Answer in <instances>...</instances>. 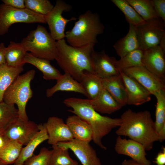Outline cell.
<instances>
[{
    "mask_svg": "<svg viewBox=\"0 0 165 165\" xmlns=\"http://www.w3.org/2000/svg\"><path fill=\"white\" fill-rule=\"evenodd\" d=\"M78 19L72 29L65 33L67 42L75 47L95 45L97 42V36L103 33L105 29L99 15L88 10L80 15Z\"/></svg>",
    "mask_w": 165,
    "mask_h": 165,
    "instance_id": "4",
    "label": "cell"
},
{
    "mask_svg": "<svg viewBox=\"0 0 165 165\" xmlns=\"http://www.w3.org/2000/svg\"><path fill=\"white\" fill-rule=\"evenodd\" d=\"M2 1L5 4L14 8H25L24 0H2Z\"/></svg>",
    "mask_w": 165,
    "mask_h": 165,
    "instance_id": "38",
    "label": "cell"
},
{
    "mask_svg": "<svg viewBox=\"0 0 165 165\" xmlns=\"http://www.w3.org/2000/svg\"><path fill=\"white\" fill-rule=\"evenodd\" d=\"M143 52L138 49L128 53L119 60L116 59V68L120 71L134 67L143 66L142 61Z\"/></svg>",
    "mask_w": 165,
    "mask_h": 165,
    "instance_id": "31",
    "label": "cell"
},
{
    "mask_svg": "<svg viewBox=\"0 0 165 165\" xmlns=\"http://www.w3.org/2000/svg\"><path fill=\"white\" fill-rule=\"evenodd\" d=\"M127 94V105H139L150 101L151 94L135 79L120 71Z\"/></svg>",
    "mask_w": 165,
    "mask_h": 165,
    "instance_id": "14",
    "label": "cell"
},
{
    "mask_svg": "<svg viewBox=\"0 0 165 165\" xmlns=\"http://www.w3.org/2000/svg\"><path fill=\"white\" fill-rule=\"evenodd\" d=\"M121 124L116 131L119 136H127L142 145L146 151L152 149L159 136L150 112L145 110L136 112L129 109L120 118Z\"/></svg>",
    "mask_w": 165,
    "mask_h": 165,
    "instance_id": "1",
    "label": "cell"
},
{
    "mask_svg": "<svg viewBox=\"0 0 165 165\" xmlns=\"http://www.w3.org/2000/svg\"><path fill=\"white\" fill-rule=\"evenodd\" d=\"M57 144L71 150L82 165H102L96 151L89 142L74 138L70 141L60 142Z\"/></svg>",
    "mask_w": 165,
    "mask_h": 165,
    "instance_id": "12",
    "label": "cell"
},
{
    "mask_svg": "<svg viewBox=\"0 0 165 165\" xmlns=\"http://www.w3.org/2000/svg\"><path fill=\"white\" fill-rule=\"evenodd\" d=\"M80 83L90 99L95 98L103 89L101 78L95 73L85 72Z\"/></svg>",
    "mask_w": 165,
    "mask_h": 165,
    "instance_id": "27",
    "label": "cell"
},
{
    "mask_svg": "<svg viewBox=\"0 0 165 165\" xmlns=\"http://www.w3.org/2000/svg\"><path fill=\"white\" fill-rule=\"evenodd\" d=\"M52 150L44 147L41 148L38 154L33 156L26 161L25 165H50Z\"/></svg>",
    "mask_w": 165,
    "mask_h": 165,
    "instance_id": "36",
    "label": "cell"
},
{
    "mask_svg": "<svg viewBox=\"0 0 165 165\" xmlns=\"http://www.w3.org/2000/svg\"><path fill=\"white\" fill-rule=\"evenodd\" d=\"M50 165H79L76 161L70 156L68 149L57 144L52 145Z\"/></svg>",
    "mask_w": 165,
    "mask_h": 165,
    "instance_id": "32",
    "label": "cell"
},
{
    "mask_svg": "<svg viewBox=\"0 0 165 165\" xmlns=\"http://www.w3.org/2000/svg\"><path fill=\"white\" fill-rule=\"evenodd\" d=\"M56 44L55 60L65 72L79 82L85 72L95 73L92 62L94 45L73 47L68 44L64 39L56 41Z\"/></svg>",
    "mask_w": 165,
    "mask_h": 165,
    "instance_id": "2",
    "label": "cell"
},
{
    "mask_svg": "<svg viewBox=\"0 0 165 165\" xmlns=\"http://www.w3.org/2000/svg\"><path fill=\"white\" fill-rule=\"evenodd\" d=\"M165 52L159 46L143 52L142 63L147 70L164 80Z\"/></svg>",
    "mask_w": 165,
    "mask_h": 165,
    "instance_id": "16",
    "label": "cell"
},
{
    "mask_svg": "<svg viewBox=\"0 0 165 165\" xmlns=\"http://www.w3.org/2000/svg\"><path fill=\"white\" fill-rule=\"evenodd\" d=\"M24 63L35 66L42 73L43 78L46 80H57L62 75L50 64V61L36 57L31 53H26Z\"/></svg>",
    "mask_w": 165,
    "mask_h": 165,
    "instance_id": "23",
    "label": "cell"
},
{
    "mask_svg": "<svg viewBox=\"0 0 165 165\" xmlns=\"http://www.w3.org/2000/svg\"><path fill=\"white\" fill-rule=\"evenodd\" d=\"M104 88L123 106L127 105L125 88L120 74L101 78Z\"/></svg>",
    "mask_w": 165,
    "mask_h": 165,
    "instance_id": "18",
    "label": "cell"
},
{
    "mask_svg": "<svg viewBox=\"0 0 165 165\" xmlns=\"http://www.w3.org/2000/svg\"><path fill=\"white\" fill-rule=\"evenodd\" d=\"M0 165H8L6 164L0 160Z\"/></svg>",
    "mask_w": 165,
    "mask_h": 165,
    "instance_id": "45",
    "label": "cell"
},
{
    "mask_svg": "<svg viewBox=\"0 0 165 165\" xmlns=\"http://www.w3.org/2000/svg\"><path fill=\"white\" fill-rule=\"evenodd\" d=\"M158 134L159 136V141L162 142L165 139V126L163 127Z\"/></svg>",
    "mask_w": 165,
    "mask_h": 165,
    "instance_id": "43",
    "label": "cell"
},
{
    "mask_svg": "<svg viewBox=\"0 0 165 165\" xmlns=\"http://www.w3.org/2000/svg\"><path fill=\"white\" fill-rule=\"evenodd\" d=\"M18 118V110L14 105L0 102V133H2L9 124Z\"/></svg>",
    "mask_w": 165,
    "mask_h": 165,
    "instance_id": "33",
    "label": "cell"
},
{
    "mask_svg": "<svg viewBox=\"0 0 165 165\" xmlns=\"http://www.w3.org/2000/svg\"><path fill=\"white\" fill-rule=\"evenodd\" d=\"M17 23L28 24H46V16L37 14L26 8L19 9L0 5V35L8 32L13 24Z\"/></svg>",
    "mask_w": 165,
    "mask_h": 165,
    "instance_id": "7",
    "label": "cell"
},
{
    "mask_svg": "<svg viewBox=\"0 0 165 165\" xmlns=\"http://www.w3.org/2000/svg\"><path fill=\"white\" fill-rule=\"evenodd\" d=\"M23 71V66L12 67L6 63L0 66V102L5 91Z\"/></svg>",
    "mask_w": 165,
    "mask_h": 165,
    "instance_id": "26",
    "label": "cell"
},
{
    "mask_svg": "<svg viewBox=\"0 0 165 165\" xmlns=\"http://www.w3.org/2000/svg\"><path fill=\"white\" fill-rule=\"evenodd\" d=\"M112 2L123 13L129 24L137 27L146 23L127 0H112Z\"/></svg>",
    "mask_w": 165,
    "mask_h": 165,
    "instance_id": "30",
    "label": "cell"
},
{
    "mask_svg": "<svg viewBox=\"0 0 165 165\" xmlns=\"http://www.w3.org/2000/svg\"><path fill=\"white\" fill-rule=\"evenodd\" d=\"M40 130L39 124L31 121L24 122L18 118L11 122L3 133L9 141L26 145Z\"/></svg>",
    "mask_w": 165,
    "mask_h": 165,
    "instance_id": "10",
    "label": "cell"
},
{
    "mask_svg": "<svg viewBox=\"0 0 165 165\" xmlns=\"http://www.w3.org/2000/svg\"><path fill=\"white\" fill-rule=\"evenodd\" d=\"M129 24V30L127 34L117 41L113 46L117 54L120 58L134 50L139 49L136 27L132 24Z\"/></svg>",
    "mask_w": 165,
    "mask_h": 165,
    "instance_id": "22",
    "label": "cell"
},
{
    "mask_svg": "<svg viewBox=\"0 0 165 165\" xmlns=\"http://www.w3.org/2000/svg\"><path fill=\"white\" fill-rule=\"evenodd\" d=\"M23 145L15 141H9L0 150V160L9 165L14 163L20 156Z\"/></svg>",
    "mask_w": 165,
    "mask_h": 165,
    "instance_id": "29",
    "label": "cell"
},
{
    "mask_svg": "<svg viewBox=\"0 0 165 165\" xmlns=\"http://www.w3.org/2000/svg\"><path fill=\"white\" fill-rule=\"evenodd\" d=\"M157 103L154 124L157 133L165 126V91H161L155 95Z\"/></svg>",
    "mask_w": 165,
    "mask_h": 165,
    "instance_id": "34",
    "label": "cell"
},
{
    "mask_svg": "<svg viewBox=\"0 0 165 165\" xmlns=\"http://www.w3.org/2000/svg\"><path fill=\"white\" fill-rule=\"evenodd\" d=\"M56 42L46 28L39 24L22 39L20 43L27 52L50 61L56 58Z\"/></svg>",
    "mask_w": 165,
    "mask_h": 165,
    "instance_id": "6",
    "label": "cell"
},
{
    "mask_svg": "<svg viewBox=\"0 0 165 165\" xmlns=\"http://www.w3.org/2000/svg\"><path fill=\"white\" fill-rule=\"evenodd\" d=\"M44 124L48 136L47 142L50 144L56 145L74 139L69 128L61 118L50 117Z\"/></svg>",
    "mask_w": 165,
    "mask_h": 165,
    "instance_id": "15",
    "label": "cell"
},
{
    "mask_svg": "<svg viewBox=\"0 0 165 165\" xmlns=\"http://www.w3.org/2000/svg\"><path fill=\"white\" fill-rule=\"evenodd\" d=\"M25 8L37 14L46 16L53 5L49 0H24Z\"/></svg>",
    "mask_w": 165,
    "mask_h": 165,
    "instance_id": "35",
    "label": "cell"
},
{
    "mask_svg": "<svg viewBox=\"0 0 165 165\" xmlns=\"http://www.w3.org/2000/svg\"><path fill=\"white\" fill-rule=\"evenodd\" d=\"M115 58L109 57L104 50L100 52L95 51L92 54V62L94 72L101 78L119 74L120 71L115 65Z\"/></svg>",
    "mask_w": 165,
    "mask_h": 165,
    "instance_id": "17",
    "label": "cell"
},
{
    "mask_svg": "<svg viewBox=\"0 0 165 165\" xmlns=\"http://www.w3.org/2000/svg\"><path fill=\"white\" fill-rule=\"evenodd\" d=\"M159 46L165 52V35L162 38Z\"/></svg>",
    "mask_w": 165,
    "mask_h": 165,
    "instance_id": "44",
    "label": "cell"
},
{
    "mask_svg": "<svg viewBox=\"0 0 165 165\" xmlns=\"http://www.w3.org/2000/svg\"><path fill=\"white\" fill-rule=\"evenodd\" d=\"M9 141L3 132L0 133V150Z\"/></svg>",
    "mask_w": 165,
    "mask_h": 165,
    "instance_id": "41",
    "label": "cell"
},
{
    "mask_svg": "<svg viewBox=\"0 0 165 165\" xmlns=\"http://www.w3.org/2000/svg\"><path fill=\"white\" fill-rule=\"evenodd\" d=\"M66 123L74 139L89 143L92 140L93 131L91 126L79 116L75 115L68 116Z\"/></svg>",
    "mask_w": 165,
    "mask_h": 165,
    "instance_id": "20",
    "label": "cell"
},
{
    "mask_svg": "<svg viewBox=\"0 0 165 165\" xmlns=\"http://www.w3.org/2000/svg\"></svg>",
    "mask_w": 165,
    "mask_h": 165,
    "instance_id": "46",
    "label": "cell"
},
{
    "mask_svg": "<svg viewBox=\"0 0 165 165\" xmlns=\"http://www.w3.org/2000/svg\"><path fill=\"white\" fill-rule=\"evenodd\" d=\"M115 151L118 154L128 156L132 160L142 165H151L148 160L146 150L140 143L131 139L122 138L118 136L115 145Z\"/></svg>",
    "mask_w": 165,
    "mask_h": 165,
    "instance_id": "13",
    "label": "cell"
},
{
    "mask_svg": "<svg viewBox=\"0 0 165 165\" xmlns=\"http://www.w3.org/2000/svg\"><path fill=\"white\" fill-rule=\"evenodd\" d=\"M63 103L72 109L68 110L69 112L79 116L90 125L93 142L101 149L106 150L107 148L103 144L102 139L112 130L120 126L121 119L101 115L93 108L89 99L69 97L65 99Z\"/></svg>",
    "mask_w": 165,
    "mask_h": 165,
    "instance_id": "3",
    "label": "cell"
},
{
    "mask_svg": "<svg viewBox=\"0 0 165 165\" xmlns=\"http://www.w3.org/2000/svg\"><path fill=\"white\" fill-rule=\"evenodd\" d=\"M152 1L158 16L165 23V0H152Z\"/></svg>",
    "mask_w": 165,
    "mask_h": 165,
    "instance_id": "37",
    "label": "cell"
},
{
    "mask_svg": "<svg viewBox=\"0 0 165 165\" xmlns=\"http://www.w3.org/2000/svg\"><path fill=\"white\" fill-rule=\"evenodd\" d=\"M35 73V70L31 69L22 75H19L7 89L3 96V101L5 103L17 105L18 118L24 122L29 120L26 106L33 96L30 84Z\"/></svg>",
    "mask_w": 165,
    "mask_h": 165,
    "instance_id": "5",
    "label": "cell"
},
{
    "mask_svg": "<svg viewBox=\"0 0 165 165\" xmlns=\"http://www.w3.org/2000/svg\"><path fill=\"white\" fill-rule=\"evenodd\" d=\"M89 100L93 108L99 113L111 114L123 107L104 88L95 98Z\"/></svg>",
    "mask_w": 165,
    "mask_h": 165,
    "instance_id": "19",
    "label": "cell"
},
{
    "mask_svg": "<svg viewBox=\"0 0 165 165\" xmlns=\"http://www.w3.org/2000/svg\"><path fill=\"white\" fill-rule=\"evenodd\" d=\"M72 6L62 0H57L53 9L46 16V23L48 25L50 34L53 38L57 41L65 38L64 31L67 24L76 20L72 17L70 19L64 17L63 12L70 11Z\"/></svg>",
    "mask_w": 165,
    "mask_h": 165,
    "instance_id": "9",
    "label": "cell"
},
{
    "mask_svg": "<svg viewBox=\"0 0 165 165\" xmlns=\"http://www.w3.org/2000/svg\"><path fill=\"white\" fill-rule=\"evenodd\" d=\"M6 47L3 42L0 43V66L6 64L5 54Z\"/></svg>",
    "mask_w": 165,
    "mask_h": 165,
    "instance_id": "40",
    "label": "cell"
},
{
    "mask_svg": "<svg viewBox=\"0 0 165 165\" xmlns=\"http://www.w3.org/2000/svg\"><path fill=\"white\" fill-rule=\"evenodd\" d=\"M165 24L160 19L136 27L139 49L144 51L159 46L165 35Z\"/></svg>",
    "mask_w": 165,
    "mask_h": 165,
    "instance_id": "8",
    "label": "cell"
},
{
    "mask_svg": "<svg viewBox=\"0 0 165 165\" xmlns=\"http://www.w3.org/2000/svg\"><path fill=\"white\" fill-rule=\"evenodd\" d=\"M40 130L26 145L22 147L18 158L14 165H23L25 162L33 156L36 147L44 141L47 140L48 136L44 123L39 124Z\"/></svg>",
    "mask_w": 165,
    "mask_h": 165,
    "instance_id": "24",
    "label": "cell"
},
{
    "mask_svg": "<svg viewBox=\"0 0 165 165\" xmlns=\"http://www.w3.org/2000/svg\"><path fill=\"white\" fill-rule=\"evenodd\" d=\"M121 165H142L132 160H124L122 162Z\"/></svg>",
    "mask_w": 165,
    "mask_h": 165,
    "instance_id": "42",
    "label": "cell"
},
{
    "mask_svg": "<svg viewBox=\"0 0 165 165\" xmlns=\"http://www.w3.org/2000/svg\"><path fill=\"white\" fill-rule=\"evenodd\" d=\"M153 162L157 165H165V148L163 147L162 150L159 152L155 158Z\"/></svg>",
    "mask_w": 165,
    "mask_h": 165,
    "instance_id": "39",
    "label": "cell"
},
{
    "mask_svg": "<svg viewBox=\"0 0 165 165\" xmlns=\"http://www.w3.org/2000/svg\"><path fill=\"white\" fill-rule=\"evenodd\" d=\"M27 52L20 43L11 41L6 47V63L12 67L23 66L24 58Z\"/></svg>",
    "mask_w": 165,
    "mask_h": 165,
    "instance_id": "25",
    "label": "cell"
},
{
    "mask_svg": "<svg viewBox=\"0 0 165 165\" xmlns=\"http://www.w3.org/2000/svg\"><path fill=\"white\" fill-rule=\"evenodd\" d=\"M127 0L145 22H150L161 19L156 13L152 0Z\"/></svg>",
    "mask_w": 165,
    "mask_h": 165,
    "instance_id": "28",
    "label": "cell"
},
{
    "mask_svg": "<svg viewBox=\"0 0 165 165\" xmlns=\"http://www.w3.org/2000/svg\"><path fill=\"white\" fill-rule=\"evenodd\" d=\"M137 81L151 94L155 95L161 91H165L164 80L143 66H136L122 71Z\"/></svg>",
    "mask_w": 165,
    "mask_h": 165,
    "instance_id": "11",
    "label": "cell"
},
{
    "mask_svg": "<svg viewBox=\"0 0 165 165\" xmlns=\"http://www.w3.org/2000/svg\"><path fill=\"white\" fill-rule=\"evenodd\" d=\"M56 84L46 90L47 97H52L59 91L79 93L87 97L86 94L80 82L74 79L69 73L65 72L57 80Z\"/></svg>",
    "mask_w": 165,
    "mask_h": 165,
    "instance_id": "21",
    "label": "cell"
}]
</instances>
